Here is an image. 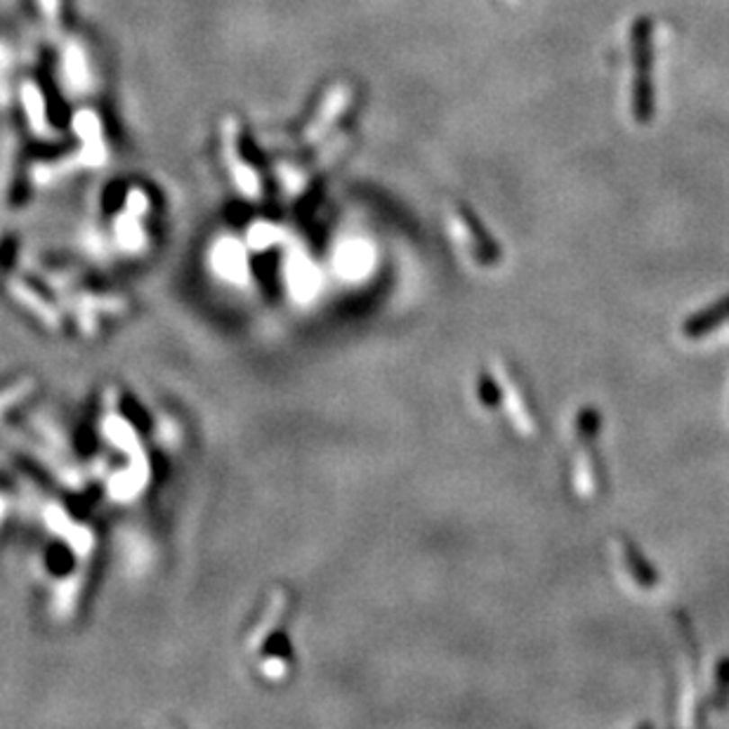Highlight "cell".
I'll return each mask as SVG.
<instances>
[{
	"label": "cell",
	"mask_w": 729,
	"mask_h": 729,
	"mask_svg": "<svg viewBox=\"0 0 729 729\" xmlns=\"http://www.w3.org/2000/svg\"><path fill=\"white\" fill-rule=\"evenodd\" d=\"M352 87L347 86H333L328 90V94L324 97V104L317 112L312 121H310V128L305 132L307 142H314V140L324 138L326 132L330 130V125H336L338 121L343 119L347 106L352 104Z\"/></svg>",
	"instance_id": "obj_6"
},
{
	"label": "cell",
	"mask_w": 729,
	"mask_h": 729,
	"mask_svg": "<svg viewBox=\"0 0 729 729\" xmlns=\"http://www.w3.org/2000/svg\"><path fill=\"white\" fill-rule=\"evenodd\" d=\"M729 704V659H723L717 663L716 687H713V708L723 711Z\"/></svg>",
	"instance_id": "obj_10"
},
{
	"label": "cell",
	"mask_w": 729,
	"mask_h": 729,
	"mask_svg": "<svg viewBox=\"0 0 729 729\" xmlns=\"http://www.w3.org/2000/svg\"><path fill=\"white\" fill-rule=\"evenodd\" d=\"M652 19L637 17L630 26V64H633V87H630V109L637 123H649L654 119V45H652Z\"/></svg>",
	"instance_id": "obj_1"
},
{
	"label": "cell",
	"mask_w": 729,
	"mask_h": 729,
	"mask_svg": "<svg viewBox=\"0 0 729 729\" xmlns=\"http://www.w3.org/2000/svg\"><path fill=\"white\" fill-rule=\"evenodd\" d=\"M598 439H579V454H576V489L580 496L595 499L605 489V468L602 458L595 451Z\"/></svg>",
	"instance_id": "obj_5"
},
{
	"label": "cell",
	"mask_w": 729,
	"mask_h": 729,
	"mask_svg": "<svg viewBox=\"0 0 729 729\" xmlns=\"http://www.w3.org/2000/svg\"><path fill=\"white\" fill-rule=\"evenodd\" d=\"M477 394H480L482 404L489 409V411H496L500 406V390L499 385L489 378V375H480V382H477Z\"/></svg>",
	"instance_id": "obj_11"
},
{
	"label": "cell",
	"mask_w": 729,
	"mask_h": 729,
	"mask_svg": "<svg viewBox=\"0 0 729 729\" xmlns=\"http://www.w3.org/2000/svg\"><path fill=\"white\" fill-rule=\"evenodd\" d=\"M500 381H503L505 390L510 394V411L515 423L519 425V430L524 435H536L538 432V420H536V406L531 401L529 397V387L524 390V381L518 375V371L510 366V364H500Z\"/></svg>",
	"instance_id": "obj_4"
},
{
	"label": "cell",
	"mask_w": 729,
	"mask_h": 729,
	"mask_svg": "<svg viewBox=\"0 0 729 729\" xmlns=\"http://www.w3.org/2000/svg\"><path fill=\"white\" fill-rule=\"evenodd\" d=\"M724 319H729V295L720 300V302H716V305L706 307L704 312L694 314V317L682 326V330H685L687 338H704L708 336L716 326L723 324Z\"/></svg>",
	"instance_id": "obj_8"
},
{
	"label": "cell",
	"mask_w": 729,
	"mask_h": 729,
	"mask_svg": "<svg viewBox=\"0 0 729 729\" xmlns=\"http://www.w3.org/2000/svg\"><path fill=\"white\" fill-rule=\"evenodd\" d=\"M614 545H616L618 550V562H621V567H624V572L628 573V579L633 580L637 588L652 590V588L659 586V576H656L654 567L644 560V555L640 553V548H637L635 543L626 536H616Z\"/></svg>",
	"instance_id": "obj_7"
},
{
	"label": "cell",
	"mask_w": 729,
	"mask_h": 729,
	"mask_svg": "<svg viewBox=\"0 0 729 729\" xmlns=\"http://www.w3.org/2000/svg\"><path fill=\"white\" fill-rule=\"evenodd\" d=\"M454 220L461 234L465 237V243H468V253L472 256V260L480 265V267H496L500 262V246L493 241V237L486 231V227L482 225L480 218L470 211L468 206L463 203H455V212Z\"/></svg>",
	"instance_id": "obj_3"
},
{
	"label": "cell",
	"mask_w": 729,
	"mask_h": 729,
	"mask_svg": "<svg viewBox=\"0 0 729 729\" xmlns=\"http://www.w3.org/2000/svg\"><path fill=\"white\" fill-rule=\"evenodd\" d=\"M225 132V149L227 158H230V168L234 180H237L238 189L243 194H248L253 199H257L265 189V180H262V163L260 154L256 149V142L250 138L248 128L237 116H230L222 125Z\"/></svg>",
	"instance_id": "obj_2"
},
{
	"label": "cell",
	"mask_w": 729,
	"mask_h": 729,
	"mask_svg": "<svg viewBox=\"0 0 729 729\" xmlns=\"http://www.w3.org/2000/svg\"><path fill=\"white\" fill-rule=\"evenodd\" d=\"M45 22L52 29V33H62L67 26V10H69V0H40Z\"/></svg>",
	"instance_id": "obj_9"
}]
</instances>
